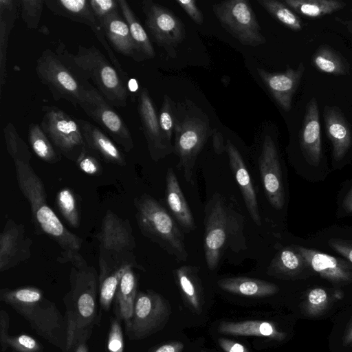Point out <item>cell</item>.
Returning <instances> with one entry per match:
<instances>
[{"mask_svg":"<svg viewBox=\"0 0 352 352\" xmlns=\"http://www.w3.org/2000/svg\"><path fill=\"white\" fill-rule=\"evenodd\" d=\"M55 53L77 76L86 82L92 81L111 105L126 106L128 82L95 45H79L77 53L73 54L59 41Z\"/></svg>","mask_w":352,"mask_h":352,"instance_id":"7a4b0ae2","label":"cell"},{"mask_svg":"<svg viewBox=\"0 0 352 352\" xmlns=\"http://www.w3.org/2000/svg\"><path fill=\"white\" fill-rule=\"evenodd\" d=\"M134 203L136 220L142 233L177 260L186 261L188 254L184 238L174 219L148 195H141Z\"/></svg>","mask_w":352,"mask_h":352,"instance_id":"5b68a950","label":"cell"},{"mask_svg":"<svg viewBox=\"0 0 352 352\" xmlns=\"http://www.w3.org/2000/svg\"><path fill=\"white\" fill-rule=\"evenodd\" d=\"M175 274L185 300L192 309L197 312H200L201 288L197 268L183 265L177 268Z\"/></svg>","mask_w":352,"mask_h":352,"instance_id":"d6a6232c","label":"cell"},{"mask_svg":"<svg viewBox=\"0 0 352 352\" xmlns=\"http://www.w3.org/2000/svg\"><path fill=\"white\" fill-rule=\"evenodd\" d=\"M9 326V316L5 310L1 309L0 311V344L2 352L6 351L8 348L7 342L10 337L8 335Z\"/></svg>","mask_w":352,"mask_h":352,"instance_id":"f907efd6","label":"cell"},{"mask_svg":"<svg viewBox=\"0 0 352 352\" xmlns=\"http://www.w3.org/2000/svg\"><path fill=\"white\" fill-rule=\"evenodd\" d=\"M118 1L122 16L129 25L135 50L136 61L153 58L155 55L154 48L133 10L126 1L118 0Z\"/></svg>","mask_w":352,"mask_h":352,"instance_id":"f1b7e54d","label":"cell"},{"mask_svg":"<svg viewBox=\"0 0 352 352\" xmlns=\"http://www.w3.org/2000/svg\"><path fill=\"white\" fill-rule=\"evenodd\" d=\"M184 344L178 340H173L150 349L147 352H182Z\"/></svg>","mask_w":352,"mask_h":352,"instance_id":"f5cc1de1","label":"cell"},{"mask_svg":"<svg viewBox=\"0 0 352 352\" xmlns=\"http://www.w3.org/2000/svg\"><path fill=\"white\" fill-rule=\"evenodd\" d=\"M3 131L7 151L13 161L30 163L32 155L26 143L19 135L14 124L9 122Z\"/></svg>","mask_w":352,"mask_h":352,"instance_id":"f35d334b","label":"cell"},{"mask_svg":"<svg viewBox=\"0 0 352 352\" xmlns=\"http://www.w3.org/2000/svg\"><path fill=\"white\" fill-rule=\"evenodd\" d=\"M342 206L346 212H352V188L344 197Z\"/></svg>","mask_w":352,"mask_h":352,"instance_id":"11a10c76","label":"cell"},{"mask_svg":"<svg viewBox=\"0 0 352 352\" xmlns=\"http://www.w3.org/2000/svg\"><path fill=\"white\" fill-rule=\"evenodd\" d=\"M79 107L107 132L112 140L129 152L133 148V138L122 118L93 85L87 89Z\"/></svg>","mask_w":352,"mask_h":352,"instance_id":"7c38bea8","label":"cell"},{"mask_svg":"<svg viewBox=\"0 0 352 352\" xmlns=\"http://www.w3.org/2000/svg\"><path fill=\"white\" fill-rule=\"evenodd\" d=\"M7 346L16 352H41L43 349L35 338L26 334L10 336Z\"/></svg>","mask_w":352,"mask_h":352,"instance_id":"f6af8a7d","label":"cell"},{"mask_svg":"<svg viewBox=\"0 0 352 352\" xmlns=\"http://www.w3.org/2000/svg\"><path fill=\"white\" fill-rule=\"evenodd\" d=\"M28 141L34 153L42 161L55 164L61 160L60 154L47 138L40 124L28 126Z\"/></svg>","mask_w":352,"mask_h":352,"instance_id":"d590c367","label":"cell"},{"mask_svg":"<svg viewBox=\"0 0 352 352\" xmlns=\"http://www.w3.org/2000/svg\"><path fill=\"white\" fill-rule=\"evenodd\" d=\"M40 125L59 153L76 162L87 146L75 118L56 106H43Z\"/></svg>","mask_w":352,"mask_h":352,"instance_id":"9c48e42d","label":"cell"},{"mask_svg":"<svg viewBox=\"0 0 352 352\" xmlns=\"http://www.w3.org/2000/svg\"><path fill=\"white\" fill-rule=\"evenodd\" d=\"M99 158L98 155L87 145L75 163L84 173L100 175L102 168Z\"/></svg>","mask_w":352,"mask_h":352,"instance_id":"7bdbcfd3","label":"cell"},{"mask_svg":"<svg viewBox=\"0 0 352 352\" xmlns=\"http://www.w3.org/2000/svg\"><path fill=\"white\" fill-rule=\"evenodd\" d=\"M305 264V261L297 250L286 248L278 252L272 259L268 274L293 276L300 272Z\"/></svg>","mask_w":352,"mask_h":352,"instance_id":"e575fe53","label":"cell"},{"mask_svg":"<svg viewBox=\"0 0 352 352\" xmlns=\"http://www.w3.org/2000/svg\"><path fill=\"white\" fill-rule=\"evenodd\" d=\"M119 316L112 318L107 340L109 352H124V340Z\"/></svg>","mask_w":352,"mask_h":352,"instance_id":"bcb514c9","label":"cell"},{"mask_svg":"<svg viewBox=\"0 0 352 352\" xmlns=\"http://www.w3.org/2000/svg\"><path fill=\"white\" fill-rule=\"evenodd\" d=\"M134 266L133 264H125L117 268H111L103 260L99 258L100 303L104 311L109 310L124 274Z\"/></svg>","mask_w":352,"mask_h":352,"instance_id":"4dcf8cb0","label":"cell"},{"mask_svg":"<svg viewBox=\"0 0 352 352\" xmlns=\"http://www.w3.org/2000/svg\"><path fill=\"white\" fill-rule=\"evenodd\" d=\"M175 131L177 167L182 170L186 180L190 182L197 156L210 135L209 126L199 118H186L175 124Z\"/></svg>","mask_w":352,"mask_h":352,"instance_id":"4fadbf2b","label":"cell"},{"mask_svg":"<svg viewBox=\"0 0 352 352\" xmlns=\"http://www.w3.org/2000/svg\"><path fill=\"white\" fill-rule=\"evenodd\" d=\"M218 343L225 352H249L243 344L227 338H219Z\"/></svg>","mask_w":352,"mask_h":352,"instance_id":"816d5d0a","label":"cell"},{"mask_svg":"<svg viewBox=\"0 0 352 352\" xmlns=\"http://www.w3.org/2000/svg\"><path fill=\"white\" fill-rule=\"evenodd\" d=\"M39 32L45 34H49V30L46 26H42L41 28H40Z\"/></svg>","mask_w":352,"mask_h":352,"instance_id":"91938a15","label":"cell"},{"mask_svg":"<svg viewBox=\"0 0 352 352\" xmlns=\"http://www.w3.org/2000/svg\"><path fill=\"white\" fill-rule=\"evenodd\" d=\"M105 37L118 53L136 60V54L129 25L119 12L107 16L99 22Z\"/></svg>","mask_w":352,"mask_h":352,"instance_id":"d4e9b609","label":"cell"},{"mask_svg":"<svg viewBox=\"0 0 352 352\" xmlns=\"http://www.w3.org/2000/svg\"><path fill=\"white\" fill-rule=\"evenodd\" d=\"M329 303V297L325 289L316 287L307 294L305 307L306 313L311 316H318L323 313Z\"/></svg>","mask_w":352,"mask_h":352,"instance_id":"b9f144b4","label":"cell"},{"mask_svg":"<svg viewBox=\"0 0 352 352\" xmlns=\"http://www.w3.org/2000/svg\"><path fill=\"white\" fill-rule=\"evenodd\" d=\"M145 23L156 43L172 56L175 48L185 38V27L182 21L170 10L151 0L142 2Z\"/></svg>","mask_w":352,"mask_h":352,"instance_id":"5bb4252c","label":"cell"},{"mask_svg":"<svg viewBox=\"0 0 352 352\" xmlns=\"http://www.w3.org/2000/svg\"><path fill=\"white\" fill-rule=\"evenodd\" d=\"M234 217L223 197L214 195L206 207L204 219L205 259L210 270L217 268L228 239L234 235Z\"/></svg>","mask_w":352,"mask_h":352,"instance_id":"52a82bcc","label":"cell"},{"mask_svg":"<svg viewBox=\"0 0 352 352\" xmlns=\"http://www.w3.org/2000/svg\"><path fill=\"white\" fill-rule=\"evenodd\" d=\"M138 113L151 156L157 160L166 155V147L153 102L146 89H141L138 97Z\"/></svg>","mask_w":352,"mask_h":352,"instance_id":"ffe728a7","label":"cell"},{"mask_svg":"<svg viewBox=\"0 0 352 352\" xmlns=\"http://www.w3.org/2000/svg\"><path fill=\"white\" fill-rule=\"evenodd\" d=\"M329 246L352 263V241L340 239H331Z\"/></svg>","mask_w":352,"mask_h":352,"instance_id":"c3c4849f","label":"cell"},{"mask_svg":"<svg viewBox=\"0 0 352 352\" xmlns=\"http://www.w3.org/2000/svg\"><path fill=\"white\" fill-rule=\"evenodd\" d=\"M258 3L285 27L294 31L302 29L300 19L285 3L276 0H258Z\"/></svg>","mask_w":352,"mask_h":352,"instance_id":"74e56055","label":"cell"},{"mask_svg":"<svg viewBox=\"0 0 352 352\" xmlns=\"http://www.w3.org/2000/svg\"><path fill=\"white\" fill-rule=\"evenodd\" d=\"M138 280L136 276L130 267L123 275L118 287L116 299L118 305L120 317L124 320L125 329L131 322L137 292Z\"/></svg>","mask_w":352,"mask_h":352,"instance_id":"1f68e13d","label":"cell"},{"mask_svg":"<svg viewBox=\"0 0 352 352\" xmlns=\"http://www.w3.org/2000/svg\"><path fill=\"white\" fill-rule=\"evenodd\" d=\"M327 135L332 143L334 160H342L352 144V134L349 126L340 109L327 106L324 111Z\"/></svg>","mask_w":352,"mask_h":352,"instance_id":"cb8c5ba5","label":"cell"},{"mask_svg":"<svg viewBox=\"0 0 352 352\" xmlns=\"http://www.w3.org/2000/svg\"><path fill=\"white\" fill-rule=\"evenodd\" d=\"M100 242L99 258L111 268L133 264L132 252L135 248V238L129 221L122 219L108 210L104 214L101 230L98 234Z\"/></svg>","mask_w":352,"mask_h":352,"instance_id":"ba28073f","label":"cell"},{"mask_svg":"<svg viewBox=\"0 0 352 352\" xmlns=\"http://www.w3.org/2000/svg\"><path fill=\"white\" fill-rule=\"evenodd\" d=\"M226 151L228 155L230 165L240 188L249 214L257 225H261L256 192L250 176L243 158L230 140L226 141Z\"/></svg>","mask_w":352,"mask_h":352,"instance_id":"44dd1931","label":"cell"},{"mask_svg":"<svg viewBox=\"0 0 352 352\" xmlns=\"http://www.w3.org/2000/svg\"><path fill=\"white\" fill-rule=\"evenodd\" d=\"M352 343V327L349 329L344 338V344L347 345Z\"/></svg>","mask_w":352,"mask_h":352,"instance_id":"680465c9","label":"cell"},{"mask_svg":"<svg viewBox=\"0 0 352 352\" xmlns=\"http://www.w3.org/2000/svg\"><path fill=\"white\" fill-rule=\"evenodd\" d=\"M87 145L107 163L124 166L125 157L113 141L100 129L89 122L75 118Z\"/></svg>","mask_w":352,"mask_h":352,"instance_id":"603a6c76","label":"cell"},{"mask_svg":"<svg viewBox=\"0 0 352 352\" xmlns=\"http://www.w3.org/2000/svg\"><path fill=\"white\" fill-rule=\"evenodd\" d=\"M213 148L216 153L221 154L226 151V143L224 142L222 134L216 129L212 131Z\"/></svg>","mask_w":352,"mask_h":352,"instance_id":"db71d44e","label":"cell"},{"mask_svg":"<svg viewBox=\"0 0 352 352\" xmlns=\"http://www.w3.org/2000/svg\"><path fill=\"white\" fill-rule=\"evenodd\" d=\"M73 190L69 188H62L56 195V204L61 214L73 228L80 224L79 206Z\"/></svg>","mask_w":352,"mask_h":352,"instance_id":"ab89813d","label":"cell"},{"mask_svg":"<svg viewBox=\"0 0 352 352\" xmlns=\"http://www.w3.org/2000/svg\"><path fill=\"white\" fill-rule=\"evenodd\" d=\"M284 3L298 14L310 18L331 14L346 6L338 0H285Z\"/></svg>","mask_w":352,"mask_h":352,"instance_id":"836d02e7","label":"cell"},{"mask_svg":"<svg viewBox=\"0 0 352 352\" xmlns=\"http://www.w3.org/2000/svg\"><path fill=\"white\" fill-rule=\"evenodd\" d=\"M158 118L163 140L167 148L166 143L170 144L172 137L174 128V120L170 108V99L166 95L164 96V102Z\"/></svg>","mask_w":352,"mask_h":352,"instance_id":"ee69618b","label":"cell"},{"mask_svg":"<svg viewBox=\"0 0 352 352\" xmlns=\"http://www.w3.org/2000/svg\"><path fill=\"white\" fill-rule=\"evenodd\" d=\"M45 4L54 14L74 22L89 25L94 35L104 48L110 62L127 80V74L124 71L118 59L111 50L104 32L96 19L87 0H45Z\"/></svg>","mask_w":352,"mask_h":352,"instance_id":"9a60e30c","label":"cell"},{"mask_svg":"<svg viewBox=\"0 0 352 352\" xmlns=\"http://www.w3.org/2000/svg\"><path fill=\"white\" fill-rule=\"evenodd\" d=\"M44 3L45 0L18 1L21 19L28 28L36 30L38 28Z\"/></svg>","mask_w":352,"mask_h":352,"instance_id":"60d3db41","label":"cell"},{"mask_svg":"<svg viewBox=\"0 0 352 352\" xmlns=\"http://www.w3.org/2000/svg\"><path fill=\"white\" fill-rule=\"evenodd\" d=\"M138 83L135 80L130 79L129 80H128V82H127L128 91H129V89L131 91H135L138 89Z\"/></svg>","mask_w":352,"mask_h":352,"instance_id":"6f0895ef","label":"cell"},{"mask_svg":"<svg viewBox=\"0 0 352 352\" xmlns=\"http://www.w3.org/2000/svg\"><path fill=\"white\" fill-rule=\"evenodd\" d=\"M0 300L22 316L38 336L65 352L66 320L41 289L33 286L3 288Z\"/></svg>","mask_w":352,"mask_h":352,"instance_id":"3957f363","label":"cell"},{"mask_svg":"<svg viewBox=\"0 0 352 352\" xmlns=\"http://www.w3.org/2000/svg\"><path fill=\"white\" fill-rule=\"evenodd\" d=\"M212 10L222 27L242 45L256 47L266 42L249 1H223L214 4Z\"/></svg>","mask_w":352,"mask_h":352,"instance_id":"30bf717a","label":"cell"},{"mask_svg":"<svg viewBox=\"0 0 352 352\" xmlns=\"http://www.w3.org/2000/svg\"><path fill=\"white\" fill-rule=\"evenodd\" d=\"M179 6L197 24L203 23L204 16L201 11L198 8L194 0H176Z\"/></svg>","mask_w":352,"mask_h":352,"instance_id":"681fc988","label":"cell"},{"mask_svg":"<svg viewBox=\"0 0 352 352\" xmlns=\"http://www.w3.org/2000/svg\"><path fill=\"white\" fill-rule=\"evenodd\" d=\"M351 24H352V23H351Z\"/></svg>","mask_w":352,"mask_h":352,"instance_id":"94428289","label":"cell"},{"mask_svg":"<svg viewBox=\"0 0 352 352\" xmlns=\"http://www.w3.org/2000/svg\"><path fill=\"white\" fill-rule=\"evenodd\" d=\"M296 250L306 264L323 278L336 283L352 282V266L346 261L302 246Z\"/></svg>","mask_w":352,"mask_h":352,"instance_id":"d6986e66","label":"cell"},{"mask_svg":"<svg viewBox=\"0 0 352 352\" xmlns=\"http://www.w3.org/2000/svg\"><path fill=\"white\" fill-rule=\"evenodd\" d=\"M69 278L70 289L63 298L67 324L65 352H70L81 342H87L99 320L96 314L98 277L96 270L87 263L74 266Z\"/></svg>","mask_w":352,"mask_h":352,"instance_id":"6da1fadb","label":"cell"},{"mask_svg":"<svg viewBox=\"0 0 352 352\" xmlns=\"http://www.w3.org/2000/svg\"><path fill=\"white\" fill-rule=\"evenodd\" d=\"M217 285L227 292L251 297H265L278 291V286L274 283L243 276L222 278Z\"/></svg>","mask_w":352,"mask_h":352,"instance_id":"83f0119b","label":"cell"},{"mask_svg":"<svg viewBox=\"0 0 352 352\" xmlns=\"http://www.w3.org/2000/svg\"><path fill=\"white\" fill-rule=\"evenodd\" d=\"M312 63L318 70L327 74L344 75L348 72L341 57L327 46H322L316 51Z\"/></svg>","mask_w":352,"mask_h":352,"instance_id":"8d00e7d4","label":"cell"},{"mask_svg":"<svg viewBox=\"0 0 352 352\" xmlns=\"http://www.w3.org/2000/svg\"><path fill=\"white\" fill-rule=\"evenodd\" d=\"M301 146L307 160L318 166L321 159L320 124L315 98L307 103L301 129Z\"/></svg>","mask_w":352,"mask_h":352,"instance_id":"7402d4cb","label":"cell"},{"mask_svg":"<svg viewBox=\"0 0 352 352\" xmlns=\"http://www.w3.org/2000/svg\"><path fill=\"white\" fill-rule=\"evenodd\" d=\"M258 165L265 195L270 204L276 209L283 208L285 191L282 173L276 146L270 135H266Z\"/></svg>","mask_w":352,"mask_h":352,"instance_id":"2e32d148","label":"cell"},{"mask_svg":"<svg viewBox=\"0 0 352 352\" xmlns=\"http://www.w3.org/2000/svg\"><path fill=\"white\" fill-rule=\"evenodd\" d=\"M257 72L278 104L284 111H289L293 96L305 72L303 63L296 69L288 67L283 72L272 73L261 68Z\"/></svg>","mask_w":352,"mask_h":352,"instance_id":"ac0fdd59","label":"cell"},{"mask_svg":"<svg viewBox=\"0 0 352 352\" xmlns=\"http://www.w3.org/2000/svg\"><path fill=\"white\" fill-rule=\"evenodd\" d=\"M32 244L24 226L8 219L0 234V272L28 260L31 256Z\"/></svg>","mask_w":352,"mask_h":352,"instance_id":"e0dca14e","label":"cell"},{"mask_svg":"<svg viewBox=\"0 0 352 352\" xmlns=\"http://www.w3.org/2000/svg\"><path fill=\"white\" fill-rule=\"evenodd\" d=\"M89 3L98 22L120 9L118 0H89Z\"/></svg>","mask_w":352,"mask_h":352,"instance_id":"7dc6e473","label":"cell"},{"mask_svg":"<svg viewBox=\"0 0 352 352\" xmlns=\"http://www.w3.org/2000/svg\"><path fill=\"white\" fill-rule=\"evenodd\" d=\"M36 73L54 100H66L74 108L79 106L92 85L77 76L60 58L50 49L43 50L36 60Z\"/></svg>","mask_w":352,"mask_h":352,"instance_id":"8992f818","label":"cell"},{"mask_svg":"<svg viewBox=\"0 0 352 352\" xmlns=\"http://www.w3.org/2000/svg\"><path fill=\"white\" fill-rule=\"evenodd\" d=\"M18 1L0 0V89L6 79V60L9 36L19 13Z\"/></svg>","mask_w":352,"mask_h":352,"instance_id":"f546056e","label":"cell"},{"mask_svg":"<svg viewBox=\"0 0 352 352\" xmlns=\"http://www.w3.org/2000/svg\"><path fill=\"white\" fill-rule=\"evenodd\" d=\"M171 313L168 301L153 290L138 292L133 316L126 332L131 340H140L162 330Z\"/></svg>","mask_w":352,"mask_h":352,"instance_id":"8fae6325","label":"cell"},{"mask_svg":"<svg viewBox=\"0 0 352 352\" xmlns=\"http://www.w3.org/2000/svg\"><path fill=\"white\" fill-rule=\"evenodd\" d=\"M218 331L226 335L236 336H256L282 341L286 334L267 321L245 320L241 322H221Z\"/></svg>","mask_w":352,"mask_h":352,"instance_id":"4316f807","label":"cell"},{"mask_svg":"<svg viewBox=\"0 0 352 352\" xmlns=\"http://www.w3.org/2000/svg\"><path fill=\"white\" fill-rule=\"evenodd\" d=\"M70 352H89V347L87 344V342H81L78 343Z\"/></svg>","mask_w":352,"mask_h":352,"instance_id":"9f6ffc18","label":"cell"},{"mask_svg":"<svg viewBox=\"0 0 352 352\" xmlns=\"http://www.w3.org/2000/svg\"><path fill=\"white\" fill-rule=\"evenodd\" d=\"M166 184V203L175 219L187 232L194 230L195 224L191 210L172 168L167 170Z\"/></svg>","mask_w":352,"mask_h":352,"instance_id":"484cf974","label":"cell"},{"mask_svg":"<svg viewBox=\"0 0 352 352\" xmlns=\"http://www.w3.org/2000/svg\"><path fill=\"white\" fill-rule=\"evenodd\" d=\"M19 186L30 204L35 226L54 240L63 252H78L81 238L68 230L47 204L43 183L30 163L14 161Z\"/></svg>","mask_w":352,"mask_h":352,"instance_id":"277c9868","label":"cell"}]
</instances>
